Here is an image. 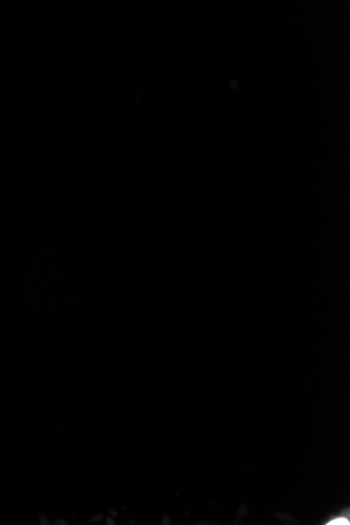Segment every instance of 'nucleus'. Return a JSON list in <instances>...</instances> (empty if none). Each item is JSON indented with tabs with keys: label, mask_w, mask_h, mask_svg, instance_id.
Instances as JSON below:
<instances>
[{
	"label": "nucleus",
	"mask_w": 350,
	"mask_h": 525,
	"mask_svg": "<svg viewBox=\"0 0 350 525\" xmlns=\"http://www.w3.org/2000/svg\"><path fill=\"white\" fill-rule=\"evenodd\" d=\"M327 524H330V525H348L349 524V520L346 519V518H337V519H334L330 522H328Z\"/></svg>",
	"instance_id": "1"
}]
</instances>
